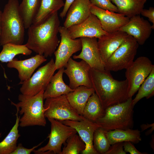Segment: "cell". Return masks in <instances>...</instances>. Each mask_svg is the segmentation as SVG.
I'll return each mask as SVG.
<instances>
[{
    "label": "cell",
    "mask_w": 154,
    "mask_h": 154,
    "mask_svg": "<svg viewBox=\"0 0 154 154\" xmlns=\"http://www.w3.org/2000/svg\"><path fill=\"white\" fill-rule=\"evenodd\" d=\"M90 76L92 88L105 110L108 107L124 102L129 98L126 79H114L110 71L91 68Z\"/></svg>",
    "instance_id": "obj_2"
},
{
    "label": "cell",
    "mask_w": 154,
    "mask_h": 154,
    "mask_svg": "<svg viewBox=\"0 0 154 154\" xmlns=\"http://www.w3.org/2000/svg\"><path fill=\"white\" fill-rule=\"evenodd\" d=\"M18 113L17 111L15 124L6 137L0 142V154H11L17 147V140L20 136L18 129L20 116H18ZM1 135L0 133V137Z\"/></svg>",
    "instance_id": "obj_28"
},
{
    "label": "cell",
    "mask_w": 154,
    "mask_h": 154,
    "mask_svg": "<svg viewBox=\"0 0 154 154\" xmlns=\"http://www.w3.org/2000/svg\"><path fill=\"white\" fill-rule=\"evenodd\" d=\"M92 5L100 9L116 13H118L117 7L111 0H90Z\"/></svg>",
    "instance_id": "obj_33"
},
{
    "label": "cell",
    "mask_w": 154,
    "mask_h": 154,
    "mask_svg": "<svg viewBox=\"0 0 154 154\" xmlns=\"http://www.w3.org/2000/svg\"><path fill=\"white\" fill-rule=\"evenodd\" d=\"M60 26L58 12L40 24H32L28 28L25 45L37 54L46 58L51 56L60 42L58 37Z\"/></svg>",
    "instance_id": "obj_1"
},
{
    "label": "cell",
    "mask_w": 154,
    "mask_h": 154,
    "mask_svg": "<svg viewBox=\"0 0 154 154\" xmlns=\"http://www.w3.org/2000/svg\"><path fill=\"white\" fill-rule=\"evenodd\" d=\"M154 123H152L151 124H149L147 123V124H143L141 125V131H143L146 129L147 128L151 127L154 126Z\"/></svg>",
    "instance_id": "obj_39"
},
{
    "label": "cell",
    "mask_w": 154,
    "mask_h": 154,
    "mask_svg": "<svg viewBox=\"0 0 154 154\" xmlns=\"http://www.w3.org/2000/svg\"><path fill=\"white\" fill-rule=\"evenodd\" d=\"M64 5L63 0H41L32 24L37 25L42 22L52 15L58 12Z\"/></svg>",
    "instance_id": "obj_24"
},
{
    "label": "cell",
    "mask_w": 154,
    "mask_h": 154,
    "mask_svg": "<svg viewBox=\"0 0 154 154\" xmlns=\"http://www.w3.org/2000/svg\"><path fill=\"white\" fill-rule=\"evenodd\" d=\"M55 62L52 58L45 65L40 68L27 80L23 82L20 90L26 96L35 95L44 91L56 70Z\"/></svg>",
    "instance_id": "obj_8"
},
{
    "label": "cell",
    "mask_w": 154,
    "mask_h": 154,
    "mask_svg": "<svg viewBox=\"0 0 154 154\" xmlns=\"http://www.w3.org/2000/svg\"><path fill=\"white\" fill-rule=\"evenodd\" d=\"M123 147L124 151L129 153L130 154H147L146 152H141L137 150L134 145L130 141H125L123 143Z\"/></svg>",
    "instance_id": "obj_36"
},
{
    "label": "cell",
    "mask_w": 154,
    "mask_h": 154,
    "mask_svg": "<svg viewBox=\"0 0 154 154\" xmlns=\"http://www.w3.org/2000/svg\"><path fill=\"white\" fill-rule=\"evenodd\" d=\"M59 33L61 37L60 41L57 49L54 53L56 70L65 67L72 56L82 48L80 38H72L67 28L60 26Z\"/></svg>",
    "instance_id": "obj_11"
},
{
    "label": "cell",
    "mask_w": 154,
    "mask_h": 154,
    "mask_svg": "<svg viewBox=\"0 0 154 154\" xmlns=\"http://www.w3.org/2000/svg\"><path fill=\"white\" fill-rule=\"evenodd\" d=\"M94 92L93 88L82 86L65 95L72 108L78 114L82 116L86 103L90 96Z\"/></svg>",
    "instance_id": "obj_22"
},
{
    "label": "cell",
    "mask_w": 154,
    "mask_h": 154,
    "mask_svg": "<svg viewBox=\"0 0 154 154\" xmlns=\"http://www.w3.org/2000/svg\"><path fill=\"white\" fill-rule=\"evenodd\" d=\"M65 67L64 73L69 78L71 88L75 89L82 86L92 87L90 76L91 68L85 61L77 62L71 57Z\"/></svg>",
    "instance_id": "obj_12"
},
{
    "label": "cell",
    "mask_w": 154,
    "mask_h": 154,
    "mask_svg": "<svg viewBox=\"0 0 154 154\" xmlns=\"http://www.w3.org/2000/svg\"><path fill=\"white\" fill-rule=\"evenodd\" d=\"M61 154H78L85 148V143L79 135L75 134L66 141Z\"/></svg>",
    "instance_id": "obj_31"
},
{
    "label": "cell",
    "mask_w": 154,
    "mask_h": 154,
    "mask_svg": "<svg viewBox=\"0 0 154 154\" xmlns=\"http://www.w3.org/2000/svg\"><path fill=\"white\" fill-rule=\"evenodd\" d=\"M44 91H42L32 96L21 94L18 96L19 102L18 103L11 102L12 105L16 107L17 111L22 115L19 119L20 126H45L46 122L44 115L46 109L43 102Z\"/></svg>",
    "instance_id": "obj_4"
},
{
    "label": "cell",
    "mask_w": 154,
    "mask_h": 154,
    "mask_svg": "<svg viewBox=\"0 0 154 154\" xmlns=\"http://www.w3.org/2000/svg\"><path fill=\"white\" fill-rule=\"evenodd\" d=\"M91 13L100 20L103 29L108 33L119 30L126 24L130 18L121 14L105 10L91 4Z\"/></svg>",
    "instance_id": "obj_15"
},
{
    "label": "cell",
    "mask_w": 154,
    "mask_h": 154,
    "mask_svg": "<svg viewBox=\"0 0 154 154\" xmlns=\"http://www.w3.org/2000/svg\"><path fill=\"white\" fill-rule=\"evenodd\" d=\"M105 113L100 100L94 92L89 98L84 109L82 116L95 122L102 117Z\"/></svg>",
    "instance_id": "obj_26"
},
{
    "label": "cell",
    "mask_w": 154,
    "mask_h": 154,
    "mask_svg": "<svg viewBox=\"0 0 154 154\" xmlns=\"http://www.w3.org/2000/svg\"><path fill=\"white\" fill-rule=\"evenodd\" d=\"M154 65L147 57L137 58L125 69V76L128 83L129 96L132 98L149 75Z\"/></svg>",
    "instance_id": "obj_9"
},
{
    "label": "cell",
    "mask_w": 154,
    "mask_h": 154,
    "mask_svg": "<svg viewBox=\"0 0 154 154\" xmlns=\"http://www.w3.org/2000/svg\"><path fill=\"white\" fill-rule=\"evenodd\" d=\"M62 123L74 128L85 144L82 154H98L93 145V136L95 130L99 125L96 122L85 118L80 121L65 120L60 121Z\"/></svg>",
    "instance_id": "obj_14"
},
{
    "label": "cell",
    "mask_w": 154,
    "mask_h": 154,
    "mask_svg": "<svg viewBox=\"0 0 154 154\" xmlns=\"http://www.w3.org/2000/svg\"><path fill=\"white\" fill-rule=\"evenodd\" d=\"M65 67L59 69L51 78L43 93V99L57 97L66 95L75 89L70 88L66 85L63 79Z\"/></svg>",
    "instance_id": "obj_21"
},
{
    "label": "cell",
    "mask_w": 154,
    "mask_h": 154,
    "mask_svg": "<svg viewBox=\"0 0 154 154\" xmlns=\"http://www.w3.org/2000/svg\"><path fill=\"white\" fill-rule=\"evenodd\" d=\"M104 131L111 145L118 142L125 141H130L133 143H137L141 141V131L137 129H116Z\"/></svg>",
    "instance_id": "obj_23"
},
{
    "label": "cell",
    "mask_w": 154,
    "mask_h": 154,
    "mask_svg": "<svg viewBox=\"0 0 154 154\" xmlns=\"http://www.w3.org/2000/svg\"><path fill=\"white\" fill-rule=\"evenodd\" d=\"M141 0L142 1H144L145 2H146L147 0Z\"/></svg>",
    "instance_id": "obj_42"
},
{
    "label": "cell",
    "mask_w": 154,
    "mask_h": 154,
    "mask_svg": "<svg viewBox=\"0 0 154 154\" xmlns=\"http://www.w3.org/2000/svg\"><path fill=\"white\" fill-rule=\"evenodd\" d=\"M139 45L132 37L128 35L105 63V70L116 72L126 69L133 62Z\"/></svg>",
    "instance_id": "obj_6"
},
{
    "label": "cell",
    "mask_w": 154,
    "mask_h": 154,
    "mask_svg": "<svg viewBox=\"0 0 154 154\" xmlns=\"http://www.w3.org/2000/svg\"><path fill=\"white\" fill-rule=\"evenodd\" d=\"M134 106L132 98H129L124 102L107 108L104 116L95 122L106 131L132 129Z\"/></svg>",
    "instance_id": "obj_5"
},
{
    "label": "cell",
    "mask_w": 154,
    "mask_h": 154,
    "mask_svg": "<svg viewBox=\"0 0 154 154\" xmlns=\"http://www.w3.org/2000/svg\"><path fill=\"white\" fill-rule=\"evenodd\" d=\"M47 59L43 55L37 54L31 57L23 60L14 58L7 64L10 68L16 69L18 72L20 80L19 84L29 79L35 70Z\"/></svg>",
    "instance_id": "obj_18"
},
{
    "label": "cell",
    "mask_w": 154,
    "mask_h": 154,
    "mask_svg": "<svg viewBox=\"0 0 154 154\" xmlns=\"http://www.w3.org/2000/svg\"><path fill=\"white\" fill-rule=\"evenodd\" d=\"M93 145L94 149L98 154H105L111 145L104 131L100 127L98 128L94 132Z\"/></svg>",
    "instance_id": "obj_32"
},
{
    "label": "cell",
    "mask_w": 154,
    "mask_h": 154,
    "mask_svg": "<svg viewBox=\"0 0 154 154\" xmlns=\"http://www.w3.org/2000/svg\"><path fill=\"white\" fill-rule=\"evenodd\" d=\"M128 36L126 33L119 30L104 35L98 38V48L104 66Z\"/></svg>",
    "instance_id": "obj_19"
},
{
    "label": "cell",
    "mask_w": 154,
    "mask_h": 154,
    "mask_svg": "<svg viewBox=\"0 0 154 154\" xmlns=\"http://www.w3.org/2000/svg\"><path fill=\"white\" fill-rule=\"evenodd\" d=\"M43 142H42L38 145L35 146L32 148L28 149L24 147L21 143H19L14 150L11 154H30L33 152L35 149L40 145Z\"/></svg>",
    "instance_id": "obj_35"
},
{
    "label": "cell",
    "mask_w": 154,
    "mask_h": 154,
    "mask_svg": "<svg viewBox=\"0 0 154 154\" xmlns=\"http://www.w3.org/2000/svg\"><path fill=\"white\" fill-rule=\"evenodd\" d=\"M137 94L133 99L135 105L143 98L147 99L153 96L154 94V68L140 86Z\"/></svg>",
    "instance_id": "obj_30"
},
{
    "label": "cell",
    "mask_w": 154,
    "mask_h": 154,
    "mask_svg": "<svg viewBox=\"0 0 154 154\" xmlns=\"http://www.w3.org/2000/svg\"><path fill=\"white\" fill-rule=\"evenodd\" d=\"M140 14L143 16L148 18L149 21L151 22L153 29H154V8L153 7H150L148 9L143 8L141 11Z\"/></svg>",
    "instance_id": "obj_37"
},
{
    "label": "cell",
    "mask_w": 154,
    "mask_h": 154,
    "mask_svg": "<svg viewBox=\"0 0 154 154\" xmlns=\"http://www.w3.org/2000/svg\"><path fill=\"white\" fill-rule=\"evenodd\" d=\"M44 107L45 117L60 121L65 120L80 121L85 119L78 114L68 102L65 95L45 99Z\"/></svg>",
    "instance_id": "obj_10"
},
{
    "label": "cell",
    "mask_w": 154,
    "mask_h": 154,
    "mask_svg": "<svg viewBox=\"0 0 154 154\" xmlns=\"http://www.w3.org/2000/svg\"><path fill=\"white\" fill-rule=\"evenodd\" d=\"M67 29L70 36L73 39L83 37L98 38L108 33L103 29L97 17L92 13L82 22L72 25Z\"/></svg>",
    "instance_id": "obj_13"
},
{
    "label": "cell",
    "mask_w": 154,
    "mask_h": 154,
    "mask_svg": "<svg viewBox=\"0 0 154 154\" xmlns=\"http://www.w3.org/2000/svg\"><path fill=\"white\" fill-rule=\"evenodd\" d=\"M2 46V50L0 53V61L2 62H8L19 54L28 56L32 53V51L25 44L19 45L9 43Z\"/></svg>",
    "instance_id": "obj_29"
},
{
    "label": "cell",
    "mask_w": 154,
    "mask_h": 154,
    "mask_svg": "<svg viewBox=\"0 0 154 154\" xmlns=\"http://www.w3.org/2000/svg\"><path fill=\"white\" fill-rule=\"evenodd\" d=\"M41 0H22L19 5L20 14L25 29L32 24L33 20L40 7Z\"/></svg>",
    "instance_id": "obj_25"
},
{
    "label": "cell",
    "mask_w": 154,
    "mask_h": 154,
    "mask_svg": "<svg viewBox=\"0 0 154 154\" xmlns=\"http://www.w3.org/2000/svg\"><path fill=\"white\" fill-rule=\"evenodd\" d=\"M154 126L151 127V129L149 130V131H147L145 133V135H148L149 134L151 133L154 130Z\"/></svg>",
    "instance_id": "obj_40"
},
{
    "label": "cell",
    "mask_w": 154,
    "mask_h": 154,
    "mask_svg": "<svg viewBox=\"0 0 154 154\" xmlns=\"http://www.w3.org/2000/svg\"><path fill=\"white\" fill-rule=\"evenodd\" d=\"M152 25L139 15L130 18L129 21L122 27L119 31L132 37L139 45H143L151 33Z\"/></svg>",
    "instance_id": "obj_17"
},
{
    "label": "cell",
    "mask_w": 154,
    "mask_h": 154,
    "mask_svg": "<svg viewBox=\"0 0 154 154\" xmlns=\"http://www.w3.org/2000/svg\"><path fill=\"white\" fill-rule=\"evenodd\" d=\"M50 123L51 130L47 137L49 141L47 144L33 152L38 154H61V147L67 139L77 133L73 128L66 125L57 120L48 118Z\"/></svg>",
    "instance_id": "obj_7"
},
{
    "label": "cell",
    "mask_w": 154,
    "mask_h": 154,
    "mask_svg": "<svg viewBox=\"0 0 154 154\" xmlns=\"http://www.w3.org/2000/svg\"><path fill=\"white\" fill-rule=\"evenodd\" d=\"M18 0H8L2 12L0 45L7 43L23 44L25 29L20 14Z\"/></svg>",
    "instance_id": "obj_3"
},
{
    "label": "cell",
    "mask_w": 154,
    "mask_h": 154,
    "mask_svg": "<svg viewBox=\"0 0 154 154\" xmlns=\"http://www.w3.org/2000/svg\"><path fill=\"white\" fill-rule=\"evenodd\" d=\"M123 143L118 142L111 145L105 154H126L123 149Z\"/></svg>",
    "instance_id": "obj_34"
},
{
    "label": "cell",
    "mask_w": 154,
    "mask_h": 154,
    "mask_svg": "<svg viewBox=\"0 0 154 154\" xmlns=\"http://www.w3.org/2000/svg\"><path fill=\"white\" fill-rule=\"evenodd\" d=\"M75 0H66L62 11L60 14V16L62 18L64 17L71 5Z\"/></svg>",
    "instance_id": "obj_38"
},
{
    "label": "cell",
    "mask_w": 154,
    "mask_h": 154,
    "mask_svg": "<svg viewBox=\"0 0 154 154\" xmlns=\"http://www.w3.org/2000/svg\"><path fill=\"white\" fill-rule=\"evenodd\" d=\"M91 4L90 0H75L67 12L63 26L67 29L85 20L91 14Z\"/></svg>",
    "instance_id": "obj_20"
},
{
    "label": "cell",
    "mask_w": 154,
    "mask_h": 154,
    "mask_svg": "<svg viewBox=\"0 0 154 154\" xmlns=\"http://www.w3.org/2000/svg\"><path fill=\"white\" fill-rule=\"evenodd\" d=\"M2 12L1 11L0 8V35L1 33V22Z\"/></svg>",
    "instance_id": "obj_41"
},
{
    "label": "cell",
    "mask_w": 154,
    "mask_h": 154,
    "mask_svg": "<svg viewBox=\"0 0 154 154\" xmlns=\"http://www.w3.org/2000/svg\"><path fill=\"white\" fill-rule=\"evenodd\" d=\"M82 43L81 51L73 56L74 59H81L87 63L91 68L105 70L99 51L97 38L83 37L80 38Z\"/></svg>",
    "instance_id": "obj_16"
},
{
    "label": "cell",
    "mask_w": 154,
    "mask_h": 154,
    "mask_svg": "<svg viewBox=\"0 0 154 154\" xmlns=\"http://www.w3.org/2000/svg\"><path fill=\"white\" fill-rule=\"evenodd\" d=\"M115 4L118 13L130 18L140 15L145 2L141 0H111Z\"/></svg>",
    "instance_id": "obj_27"
}]
</instances>
